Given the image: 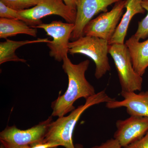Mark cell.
Returning <instances> with one entry per match:
<instances>
[{
  "instance_id": "cell-1",
  "label": "cell",
  "mask_w": 148,
  "mask_h": 148,
  "mask_svg": "<svg viewBox=\"0 0 148 148\" xmlns=\"http://www.w3.org/2000/svg\"><path fill=\"white\" fill-rule=\"evenodd\" d=\"M62 68L67 74L68 87L63 95H60L51 104L52 116H64L75 110L74 104L80 98L86 99L95 95V88L88 81L85 73L90 64L89 60L73 64L68 56L63 61Z\"/></svg>"
},
{
  "instance_id": "cell-2",
  "label": "cell",
  "mask_w": 148,
  "mask_h": 148,
  "mask_svg": "<svg viewBox=\"0 0 148 148\" xmlns=\"http://www.w3.org/2000/svg\"><path fill=\"white\" fill-rule=\"evenodd\" d=\"M115 99L110 97L104 90L95 93L86 99L84 104L79 106L69 115L58 117L52 121L43 143H56L65 148H75L73 143V132L82 114L92 106Z\"/></svg>"
},
{
  "instance_id": "cell-3",
  "label": "cell",
  "mask_w": 148,
  "mask_h": 148,
  "mask_svg": "<svg viewBox=\"0 0 148 148\" xmlns=\"http://www.w3.org/2000/svg\"><path fill=\"white\" fill-rule=\"evenodd\" d=\"M110 45L108 41L98 37L83 36L69 42L70 54H81L86 56L95 63V76L100 79L111 69L108 53Z\"/></svg>"
},
{
  "instance_id": "cell-4",
  "label": "cell",
  "mask_w": 148,
  "mask_h": 148,
  "mask_svg": "<svg viewBox=\"0 0 148 148\" xmlns=\"http://www.w3.org/2000/svg\"><path fill=\"white\" fill-rule=\"evenodd\" d=\"M53 117L50 116L45 121L24 130L18 129L15 125L7 126L0 133L1 148H19L43 143L53 121Z\"/></svg>"
},
{
  "instance_id": "cell-5",
  "label": "cell",
  "mask_w": 148,
  "mask_h": 148,
  "mask_svg": "<svg viewBox=\"0 0 148 148\" xmlns=\"http://www.w3.org/2000/svg\"><path fill=\"white\" fill-rule=\"evenodd\" d=\"M108 52L113 59L121 91H141L143 79L134 71L129 51L125 44L110 45Z\"/></svg>"
},
{
  "instance_id": "cell-6",
  "label": "cell",
  "mask_w": 148,
  "mask_h": 148,
  "mask_svg": "<svg viewBox=\"0 0 148 148\" xmlns=\"http://www.w3.org/2000/svg\"><path fill=\"white\" fill-rule=\"evenodd\" d=\"M75 24L54 21L49 24H42L32 27L43 29L48 36L52 38L47 43L49 49V56L58 62L63 61L68 56L69 40L71 39Z\"/></svg>"
},
{
  "instance_id": "cell-7",
  "label": "cell",
  "mask_w": 148,
  "mask_h": 148,
  "mask_svg": "<svg viewBox=\"0 0 148 148\" xmlns=\"http://www.w3.org/2000/svg\"><path fill=\"white\" fill-rule=\"evenodd\" d=\"M126 2V0H121L115 3L112 10L90 20L84 29L83 36L98 37L109 42L116 30Z\"/></svg>"
},
{
  "instance_id": "cell-8",
  "label": "cell",
  "mask_w": 148,
  "mask_h": 148,
  "mask_svg": "<svg viewBox=\"0 0 148 148\" xmlns=\"http://www.w3.org/2000/svg\"><path fill=\"white\" fill-rule=\"evenodd\" d=\"M18 12L21 16L31 21L41 22L43 17L56 15L64 18L67 23L74 24L77 10L66 5L63 0H41L34 7Z\"/></svg>"
},
{
  "instance_id": "cell-9",
  "label": "cell",
  "mask_w": 148,
  "mask_h": 148,
  "mask_svg": "<svg viewBox=\"0 0 148 148\" xmlns=\"http://www.w3.org/2000/svg\"><path fill=\"white\" fill-rule=\"evenodd\" d=\"M121 0H77L76 17L71 39L74 41L83 36L86 25L95 15L107 12L109 6Z\"/></svg>"
},
{
  "instance_id": "cell-10",
  "label": "cell",
  "mask_w": 148,
  "mask_h": 148,
  "mask_svg": "<svg viewBox=\"0 0 148 148\" xmlns=\"http://www.w3.org/2000/svg\"><path fill=\"white\" fill-rule=\"evenodd\" d=\"M116 131L114 138L123 148L140 140L148 131V117L131 116L116 122Z\"/></svg>"
},
{
  "instance_id": "cell-11",
  "label": "cell",
  "mask_w": 148,
  "mask_h": 148,
  "mask_svg": "<svg viewBox=\"0 0 148 148\" xmlns=\"http://www.w3.org/2000/svg\"><path fill=\"white\" fill-rule=\"evenodd\" d=\"M120 94L123 100L118 101L115 99L110 101L106 103V108L114 109L124 107L130 116L148 117V91L139 93L121 91Z\"/></svg>"
},
{
  "instance_id": "cell-12",
  "label": "cell",
  "mask_w": 148,
  "mask_h": 148,
  "mask_svg": "<svg viewBox=\"0 0 148 148\" xmlns=\"http://www.w3.org/2000/svg\"><path fill=\"white\" fill-rule=\"evenodd\" d=\"M143 0H126L125 13L123 16L120 22L118 25L109 44L124 43V40L127 34V29L131 19L135 15L138 14H144L145 10L142 5Z\"/></svg>"
},
{
  "instance_id": "cell-13",
  "label": "cell",
  "mask_w": 148,
  "mask_h": 148,
  "mask_svg": "<svg viewBox=\"0 0 148 148\" xmlns=\"http://www.w3.org/2000/svg\"><path fill=\"white\" fill-rule=\"evenodd\" d=\"M125 45L129 50L134 71L143 76L148 67V39L140 42L133 35L126 40Z\"/></svg>"
},
{
  "instance_id": "cell-14",
  "label": "cell",
  "mask_w": 148,
  "mask_h": 148,
  "mask_svg": "<svg viewBox=\"0 0 148 148\" xmlns=\"http://www.w3.org/2000/svg\"><path fill=\"white\" fill-rule=\"evenodd\" d=\"M48 38H38L32 40L16 41L7 39L5 41L0 43V64L1 65L9 61H15L25 63L27 61L19 58L15 54V51L18 48L27 45L37 43H47L50 41Z\"/></svg>"
},
{
  "instance_id": "cell-15",
  "label": "cell",
  "mask_w": 148,
  "mask_h": 148,
  "mask_svg": "<svg viewBox=\"0 0 148 148\" xmlns=\"http://www.w3.org/2000/svg\"><path fill=\"white\" fill-rule=\"evenodd\" d=\"M24 34L36 37V28L29 26L24 21L16 19L0 18V38L7 39L9 37Z\"/></svg>"
},
{
  "instance_id": "cell-16",
  "label": "cell",
  "mask_w": 148,
  "mask_h": 148,
  "mask_svg": "<svg viewBox=\"0 0 148 148\" xmlns=\"http://www.w3.org/2000/svg\"><path fill=\"white\" fill-rule=\"evenodd\" d=\"M0 17L1 18L16 19L24 21L30 27H34L42 24V21H34L29 20L21 16L18 11L8 7L1 1H0Z\"/></svg>"
},
{
  "instance_id": "cell-17",
  "label": "cell",
  "mask_w": 148,
  "mask_h": 148,
  "mask_svg": "<svg viewBox=\"0 0 148 148\" xmlns=\"http://www.w3.org/2000/svg\"><path fill=\"white\" fill-rule=\"evenodd\" d=\"M41 0H0L8 7L18 11L32 8L36 5Z\"/></svg>"
},
{
  "instance_id": "cell-18",
  "label": "cell",
  "mask_w": 148,
  "mask_h": 148,
  "mask_svg": "<svg viewBox=\"0 0 148 148\" xmlns=\"http://www.w3.org/2000/svg\"><path fill=\"white\" fill-rule=\"evenodd\" d=\"M142 5L147 11V14L143 20L138 22V29L134 35L135 38L139 41L140 39H145L148 37V0H143Z\"/></svg>"
},
{
  "instance_id": "cell-19",
  "label": "cell",
  "mask_w": 148,
  "mask_h": 148,
  "mask_svg": "<svg viewBox=\"0 0 148 148\" xmlns=\"http://www.w3.org/2000/svg\"><path fill=\"white\" fill-rule=\"evenodd\" d=\"M123 148H148V131L140 140L130 144Z\"/></svg>"
},
{
  "instance_id": "cell-20",
  "label": "cell",
  "mask_w": 148,
  "mask_h": 148,
  "mask_svg": "<svg viewBox=\"0 0 148 148\" xmlns=\"http://www.w3.org/2000/svg\"><path fill=\"white\" fill-rule=\"evenodd\" d=\"M119 142L114 138H111L107 140L99 145L93 146L90 148H122Z\"/></svg>"
},
{
  "instance_id": "cell-21",
  "label": "cell",
  "mask_w": 148,
  "mask_h": 148,
  "mask_svg": "<svg viewBox=\"0 0 148 148\" xmlns=\"http://www.w3.org/2000/svg\"><path fill=\"white\" fill-rule=\"evenodd\" d=\"M60 145L54 143H40L31 146V148H56Z\"/></svg>"
},
{
  "instance_id": "cell-22",
  "label": "cell",
  "mask_w": 148,
  "mask_h": 148,
  "mask_svg": "<svg viewBox=\"0 0 148 148\" xmlns=\"http://www.w3.org/2000/svg\"><path fill=\"white\" fill-rule=\"evenodd\" d=\"M66 5L71 8L77 10V0H63Z\"/></svg>"
},
{
  "instance_id": "cell-23",
  "label": "cell",
  "mask_w": 148,
  "mask_h": 148,
  "mask_svg": "<svg viewBox=\"0 0 148 148\" xmlns=\"http://www.w3.org/2000/svg\"><path fill=\"white\" fill-rule=\"evenodd\" d=\"M75 148H84L83 146L81 144H77L75 145Z\"/></svg>"
},
{
  "instance_id": "cell-24",
  "label": "cell",
  "mask_w": 148,
  "mask_h": 148,
  "mask_svg": "<svg viewBox=\"0 0 148 148\" xmlns=\"http://www.w3.org/2000/svg\"><path fill=\"white\" fill-rule=\"evenodd\" d=\"M19 148H31V146H24V147H21Z\"/></svg>"
}]
</instances>
